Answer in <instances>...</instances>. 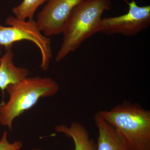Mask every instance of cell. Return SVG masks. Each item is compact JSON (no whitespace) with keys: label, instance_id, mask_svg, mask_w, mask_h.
<instances>
[{"label":"cell","instance_id":"cell-1","mask_svg":"<svg viewBox=\"0 0 150 150\" xmlns=\"http://www.w3.org/2000/svg\"><path fill=\"white\" fill-rule=\"evenodd\" d=\"M111 7V0H84L77 6L62 30L63 42L56 55V62H61L88 38L100 32L103 14Z\"/></svg>","mask_w":150,"mask_h":150},{"label":"cell","instance_id":"cell-2","mask_svg":"<svg viewBox=\"0 0 150 150\" xmlns=\"http://www.w3.org/2000/svg\"><path fill=\"white\" fill-rule=\"evenodd\" d=\"M98 114L115 129L131 150H150V111L124 100Z\"/></svg>","mask_w":150,"mask_h":150},{"label":"cell","instance_id":"cell-3","mask_svg":"<svg viewBox=\"0 0 150 150\" xmlns=\"http://www.w3.org/2000/svg\"><path fill=\"white\" fill-rule=\"evenodd\" d=\"M6 90L9 99L6 103L0 105V123L11 130L16 118L33 107L41 98L56 94L59 86L50 78L28 77L8 86Z\"/></svg>","mask_w":150,"mask_h":150},{"label":"cell","instance_id":"cell-4","mask_svg":"<svg viewBox=\"0 0 150 150\" xmlns=\"http://www.w3.org/2000/svg\"><path fill=\"white\" fill-rule=\"evenodd\" d=\"M6 22L9 26L0 25V46L6 50L11 49L17 42L31 41L40 50V68L43 71L48 69L52 58L51 39L42 34L36 21L33 19L21 20L14 16H9Z\"/></svg>","mask_w":150,"mask_h":150},{"label":"cell","instance_id":"cell-5","mask_svg":"<svg viewBox=\"0 0 150 150\" xmlns=\"http://www.w3.org/2000/svg\"><path fill=\"white\" fill-rule=\"evenodd\" d=\"M129 6L126 14L102 18L100 32L108 35L121 34L132 36L147 28L150 24V6H140L133 0H124Z\"/></svg>","mask_w":150,"mask_h":150},{"label":"cell","instance_id":"cell-6","mask_svg":"<svg viewBox=\"0 0 150 150\" xmlns=\"http://www.w3.org/2000/svg\"><path fill=\"white\" fill-rule=\"evenodd\" d=\"M84 1L48 0L36 17V23L40 31L47 37L62 33L71 12Z\"/></svg>","mask_w":150,"mask_h":150},{"label":"cell","instance_id":"cell-7","mask_svg":"<svg viewBox=\"0 0 150 150\" xmlns=\"http://www.w3.org/2000/svg\"><path fill=\"white\" fill-rule=\"evenodd\" d=\"M98 136L97 150H131L115 129L99 115L94 116Z\"/></svg>","mask_w":150,"mask_h":150},{"label":"cell","instance_id":"cell-8","mask_svg":"<svg viewBox=\"0 0 150 150\" xmlns=\"http://www.w3.org/2000/svg\"><path fill=\"white\" fill-rule=\"evenodd\" d=\"M13 56L11 48L7 49L0 60V89L3 91L8 86L18 82L29 75L27 69L15 65Z\"/></svg>","mask_w":150,"mask_h":150},{"label":"cell","instance_id":"cell-9","mask_svg":"<svg viewBox=\"0 0 150 150\" xmlns=\"http://www.w3.org/2000/svg\"><path fill=\"white\" fill-rule=\"evenodd\" d=\"M55 129L73 139L74 150H97V146L91 139L87 130L80 123L75 122L69 127L65 125H59Z\"/></svg>","mask_w":150,"mask_h":150},{"label":"cell","instance_id":"cell-10","mask_svg":"<svg viewBox=\"0 0 150 150\" xmlns=\"http://www.w3.org/2000/svg\"><path fill=\"white\" fill-rule=\"evenodd\" d=\"M48 0H23L12 10L14 16L21 20L33 19L37 9Z\"/></svg>","mask_w":150,"mask_h":150},{"label":"cell","instance_id":"cell-11","mask_svg":"<svg viewBox=\"0 0 150 150\" xmlns=\"http://www.w3.org/2000/svg\"><path fill=\"white\" fill-rule=\"evenodd\" d=\"M22 144L16 141L11 144L7 140V132L5 131L0 140V150H19L22 147Z\"/></svg>","mask_w":150,"mask_h":150},{"label":"cell","instance_id":"cell-12","mask_svg":"<svg viewBox=\"0 0 150 150\" xmlns=\"http://www.w3.org/2000/svg\"><path fill=\"white\" fill-rule=\"evenodd\" d=\"M1 50L0 49V60H1Z\"/></svg>","mask_w":150,"mask_h":150}]
</instances>
